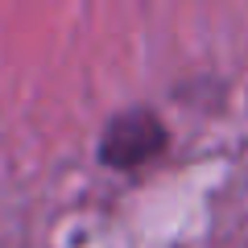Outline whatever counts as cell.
Returning a JSON list of instances; mask_svg holds the SVG:
<instances>
[{
	"instance_id": "obj_1",
	"label": "cell",
	"mask_w": 248,
	"mask_h": 248,
	"mask_svg": "<svg viewBox=\"0 0 248 248\" xmlns=\"http://www.w3.org/2000/svg\"><path fill=\"white\" fill-rule=\"evenodd\" d=\"M166 149V124L149 108H128V112L112 116L99 141V161L112 170H141Z\"/></svg>"
}]
</instances>
